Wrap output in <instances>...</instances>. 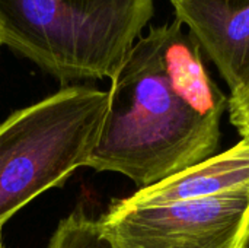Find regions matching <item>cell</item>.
Returning a JSON list of instances; mask_svg holds the SVG:
<instances>
[{
  "instance_id": "6da1fadb",
  "label": "cell",
  "mask_w": 249,
  "mask_h": 248,
  "mask_svg": "<svg viewBox=\"0 0 249 248\" xmlns=\"http://www.w3.org/2000/svg\"><path fill=\"white\" fill-rule=\"evenodd\" d=\"M228 101L177 19L152 26L111 79L86 167L123 174L139 189L160 183L217 152Z\"/></svg>"
},
{
  "instance_id": "7a4b0ae2",
  "label": "cell",
  "mask_w": 249,
  "mask_h": 248,
  "mask_svg": "<svg viewBox=\"0 0 249 248\" xmlns=\"http://www.w3.org/2000/svg\"><path fill=\"white\" fill-rule=\"evenodd\" d=\"M155 0H0L3 45L60 82L112 79Z\"/></svg>"
},
{
  "instance_id": "3957f363",
  "label": "cell",
  "mask_w": 249,
  "mask_h": 248,
  "mask_svg": "<svg viewBox=\"0 0 249 248\" xmlns=\"http://www.w3.org/2000/svg\"><path fill=\"white\" fill-rule=\"evenodd\" d=\"M107 108L108 91L71 85L0 124V229L31 200L86 167Z\"/></svg>"
},
{
  "instance_id": "277c9868",
  "label": "cell",
  "mask_w": 249,
  "mask_h": 248,
  "mask_svg": "<svg viewBox=\"0 0 249 248\" xmlns=\"http://www.w3.org/2000/svg\"><path fill=\"white\" fill-rule=\"evenodd\" d=\"M98 222L112 248H239L249 222V184L171 205L133 206L120 199Z\"/></svg>"
},
{
  "instance_id": "5b68a950",
  "label": "cell",
  "mask_w": 249,
  "mask_h": 248,
  "mask_svg": "<svg viewBox=\"0 0 249 248\" xmlns=\"http://www.w3.org/2000/svg\"><path fill=\"white\" fill-rule=\"evenodd\" d=\"M175 19L197 41L235 92L249 82V0H169Z\"/></svg>"
},
{
  "instance_id": "8992f818",
  "label": "cell",
  "mask_w": 249,
  "mask_h": 248,
  "mask_svg": "<svg viewBox=\"0 0 249 248\" xmlns=\"http://www.w3.org/2000/svg\"><path fill=\"white\" fill-rule=\"evenodd\" d=\"M249 184V136L231 149L123 199L133 206H158L222 194Z\"/></svg>"
},
{
  "instance_id": "52a82bcc",
  "label": "cell",
  "mask_w": 249,
  "mask_h": 248,
  "mask_svg": "<svg viewBox=\"0 0 249 248\" xmlns=\"http://www.w3.org/2000/svg\"><path fill=\"white\" fill-rule=\"evenodd\" d=\"M47 248H112L99 222L89 218L82 208L63 219Z\"/></svg>"
},
{
  "instance_id": "ba28073f",
  "label": "cell",
  "mask_w": 249,
  "mask_h": 248,
  "mask_svg": "<svg viewBox=\"0 0 249 248\" xmlns=\"http://www.w3.org/2000/svg\"><path fill=\"white\" fill-rule=\"evenodd\" d=\"M228 113L232 126L242 137L249 136V82L241 89L231 92Z\"/></svg>"
},
{
  "instance_id": "9c48e42d",
  "label": "cell",
  "mask_w": 249,
  "mask_h": 248,
  "mask_svg": "<svg viewBox=\"0 0 249 248\" xmlns=\"http://www.w3.org/2000/svg\"><path fill=\"white\" fill-rule=\"evenodd\" d=\"M239 248H249V222L248 227H247V231H245V235H244V238H242L241 247Z\"/></svg>"
},
{
  "instance_id": "30bf717a",
  "label": "cell",
  "mask_w": 249,
  "mask_h": 248,
  "mask_svg": "<svg viewBox=\"0 0 249 248\" xmlns=\"http://www.w3.org/2000/svg\"><path fill=\"white\" fill-rule=\"evenodd\" d=\"M0 248H6L3 246V240H1V229H0Z\"/></svg>"
},
{
  "instance_id": "8fae6325",
  "label": "cell",
  "mask_w": 249,
  "mask_h": 248,
  "mask_svg": "<svg viewBox=\"0 0 249 248\" xmlns=\"http://www.w3.org/2000/svg\"><path fill=\"white\" fill-rule=\"evenodd\" d=\"M3 45V38H1V32H0V47Z\"/></svg>"
}]
</instances>
